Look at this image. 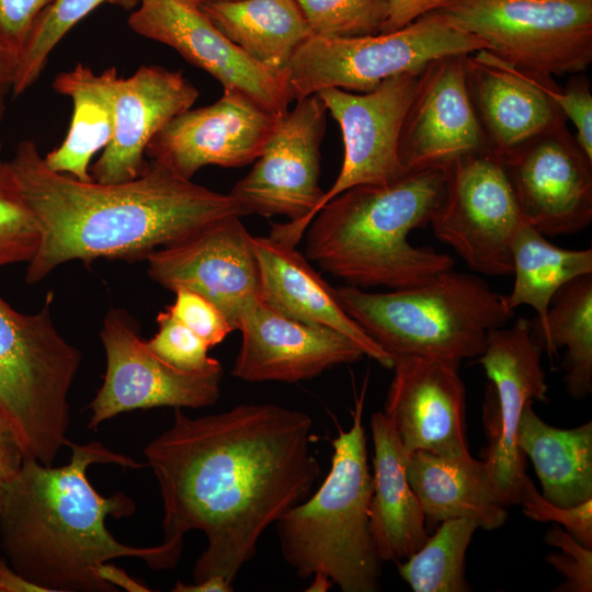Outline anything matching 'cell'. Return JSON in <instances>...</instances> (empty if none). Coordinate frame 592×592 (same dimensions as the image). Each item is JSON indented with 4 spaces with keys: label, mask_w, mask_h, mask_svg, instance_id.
<instances>
[{
    "label": "cell",
    "mask_w": 592,
    "mask_h": 592,
    "mask_svg": "<svg viewBox=\"0 0 592 592\" xmlns=\"http://www.w3.org/2000/svg\"><path fill=\"white\" fill-rule=\"evenodd\" d=\"M103 579L113 585L116 590L124 588L128 591H150L146 585L139 583L127 576L122 569L113 565L104 563L101 568Z\"/></svg>",
    "instance_id": "7dc6e473"
},
{
    "label": "cell",
    "mask_w": 592,
    "mask_h": 592,
    "mask_svg": "<svg viewBox=\"0 0 592 592\" xmlns=\"http://www.w3.org/2000/svg\"><path fill=\"white\" fill-rule=\"evenodd\" d=\"M62 466L24 458L0 504V554L42 592H114L101 568L123 557L139 558L153 570L175 567L182 546L162 542L135 547L117 540L105 521L128 517L135 501L117 491L100 494L88 479L94 464L139 468L143 464L99 441L69 444Z\"/></svg>",
    "instance_id": "3957f363"
},
{
    "label": "cell",
    "mask_w": 592,
    "mask_h": 592,
    "mask_svg": "<svg viewBox=\"0 0 592 592\" xmlns=\"http://www.w3.org/2000/svg\"><path fill=\"white\" fill-rule=\"evenodd\" d=\"M443 171V195L429 223L434 236L474 272L511 275L512 242L525 221L501 159L471 153Z\"/></svg>",
    "instance_id": "8fae6325"
},
{
    "label": "cell",
    "mask_w": 592,
    "mask_h": 592,
    "mask_svg": "<svg viewBox=\"0 0 592 592\" xmlns=\"http://www.w3.org/2000/svg\"><path fill=\"white\" fill-rule=\"evenodd\" d=\"M458 366L432 357H394L383 413L407 455L417 451L445 457L469 454L466 388Z\"/></svg>",
    "instance_id": "d6986e66"
},
{
    "label": "cell",
    "mask_w": 592,
    "mask_h": 592,
    "mask_svg": "<svg viewBox=\"0 0 592 592\" xmlns=\"http://www.w3.org/2000/svg\"><path fill=\"white\" fill-rule=\"evenodd\" d=\"M53 293L33 315L13 309L0 295V417L24 458L54 465L69 446V391L82 353L52 319Z\"/></svg>",
    "instance_id": "52a82bcc"
},
{
    "label": "cell",
    "mask_w": 592,
    "mask_h": 592,
    "mask_svg": "<svg viewBox=\"0 0 592 592\" xmlns=\"http://www.w3.org/2000/svg\"><path fill=\"white\" fill-rule=\"evenodd\" d=\"M406 474L425 516V524L467 517L492 531L508 519L483 460L470 454L445 457L423 451L407 455Z\"/></svg>",
    "instance_id": "484cf974"
},
{
    "label": "cell",
    "mask_w": 592,
    "mask_h": 592,
    "mask_svg": "<svg viewBox=\"0 0 592 592\" xmlns=\"http://www.w3.org/2000/svg\"><path fill=\"white\" fill-rule=\"evenodd\" d=\"M237 330L241 344L231 375L249 383H298L365 356L344 334L286 317L260 298L243 312Z\"/></svg>",
    "instance_id": "44dd1931"
},
{
    "label": "cell",
    "mask_w": 592,
    "mask_h": 592,
    "mask_svg": "<svg viewBox=\"0 0 592 592\" xmlns=\"http://www.w3.org/2000/svg\"><path fill=\"white\" fill-rule=\"evenodd\" d=\"M234 590V583L220 576H210L189 584L177 581L172 589L173 592H232Z\"/></svg>",
    "instance_id": "bcb514c9"
},
{
    "label": "cell",
    "mask_w": 592,
    "mask_h": 592,
    "mask_svg": "<svg viewBox=\"0 0 592 592\" xmlns=\"http://www.w3.org/2000/svg\"><path fill=\"white\" fill-rule=\"evenodd\" d=\"M198 94L182 71L162 66H141L130 77H119L113 136L90 168L92 180L119 183L138 178L148 163V144L172 118L191 109Z\"/></svg>",
    "instance_id": "7402d4cb"
},
{
    "label": "cell",
    "mask_w": 592,
    "mask_h": 592,
    "mask_svg": "<svg viewBox=\"0 0 592 592\" xmlns=\"http://www.w3.org/2000/svg\"><path fill=\"white\" fill-rule=\"evenodd\" d=\"M481 49H487L483 41L434 11L400 30L376 35H312L293 56L287 82L296 101L326 88L365 93L388 78L420 72L436 59Z\"/></svg>",
    "instance_id": "ba28073f"
},
{
    "label": "cell",
    "mask_w": 592,
    "mask_h": 592,
    "mask_svg": "<svg viewBox=\"0 0 592 592\" xmlns=\"http://www.w3.org/2000/svg\"><path fill=\"white\" fill-rule=\"evenodd\" d=\"M106 355L103 384L89 403L88 428L96 430L124 412L156 407L204 408L220 395L221 364L185 372L152 353L138 323L123 309L112 308L100 331Z\"/></svg>",
    "instance_id": "4fadbf2b"
},
{
    "label": "cell",
    "mask_w": 592,
    "mask_h": 592,
    "mask_svg": "<svg viewBox=\"0 0 592 592\" xmlns=\"http://www.w3.org/2000/svg\"><path fill=\"white\" fill-rule=\"evenodd\" d=\"M451 0H387L388 18L382 33L400 30L420 16L434 12Z\"/></svg>",
    "instance_id": "b9f144b4"
},
{
    "label": "cell",
    "mask_w": 592,
    "mask_h": 592,
    "mask_svg": "<svg viewBox=\"0 0 592 592\" xmlns=\"http://www.w3.org/2000/svg\"><path fill=\"white\" fill-rule=\"evenodd\" d=\"M435 12L524 72L574 75L592 62V0H451Z\"/></svg>",
    "instance_id": "9c48e42d"
},
{
    "label": "cell",
    "mask_w": 592,
    "mask_h": 592,
    "mask_svg": "<svg viewBox=\"0 0 592 592\" xmlns=\"http://www.w3.org/2000/svg\"><path fill=\"white\" fill-rule=\"evenodd\" d=\"M200 7L248 57L276 73H287L295 53L312 36L297 0L214 1Z\"/></svg>",
    "instance_id": "f1b7e54d"
},
{
    "label": "cell",
    "mask_w": 592,
    "mask_h": 592,
    "mask_svg": "<svg viewBox=\"0 0 592 592\" xmlns=\"http://www.w3.org/2000/svg\"><path fill=\"white\" fill-rule=\"evenodd\" d=\"M240 218L218 219L146 258L152 281L172 292L189 289L202 295L235 330L243 312L260 298L252 235Z\"/></svg>",
    "instance_id": "9a60e30c"
},
{
    "label": "cell",
    "mask_w": 592,
    "mask_h": 592,
    "mask_svg": "<svg viewBox=\"0 0 592 592\" xmlns=\"http://www.w3.org/2000/svg\"><path fill=\"white\" fill-rule=\"evenodd\" d=\"M140 0H55L37 19L20 50L12 84L16 98L42 76L49 55L61 38L83 18L103 3L124 10L136 9Z\"/></svg>",
    "instance_id": "d6a6232c"
},
{
    "label": "cell",
    "mask_w": 592,
    "mask_h": 592,
    "mask_svg": "<svg viewBox=\"0 0 592 592\" xmlns=\"http://www.w3.org/2000/svg\"><path fill=\"white\" fill-rule=\"evenodd\" d=\"M420 72L388 78L365 93L338 88L316 93L339 124L344 145L340 172L318 212L352 186L387 184L407 174L399 159V141Z\"/></svg>",
    "instance_id": "2e32d148"
},
{
    "label": "cell",
    "mask_w": 592,
    "mask_h": 592,
    "mask_svg": "<svg viewBox=\"0 0 592 592\" xmlns=\"http://www.w3.org/2000/svg\"><path fill=\"white\" fill-rule=\"evenodd\" d=\"M374 445L372 536L383 562H400L429 538L425 516L406 474L407 454L382 411L371 417Z\"/></svg>",
    "instance_id": "d4e9b609"
},
{
    "label": "cell",
    "mask_w": 592,
    "mask_h": 592,
    "mask_svg": "<svg viewBox=\"0 0 592 592\" xmlns=\"http://www.w3.org/2000/svg\"><path fill=\"white\" fill-rule=\"evenodd\" d=\"M0 556H1V554H0Z\"/></svg>",
    "instance_id": "f907efd6"
},
{
    "label": "cell",
    "mask_w": 592,
    "mask_h": 592,
    "mask_svg": "<svg viewBox=\"0 0 592 592\" xmlns=\"http://www.w3.org/2000/svg\"><path fill=\"white\" fill-rule=\"evenodd\" d=\"M157 323V333L146 344L167 364L185 372L204 371L220 364L208 355L209 345L168 309L159 312Z\"/></svg>",
    "instance_id": "d590c367"
},
{
    "label": "cell",
    "mask_w": 592,
    "mask_h": 592,
    "mask_svg": "<svg viewBox=\"0 0 592 592\" xmlns=\"http://www.w3.org/2000/svg\"><path fill=\"white\" fill-rule=\"evenodd\" d=\"M1 148H2V144H1V141H0V150H1Z\"/></svg>",
    "instance_id": "681fc988"
},
{
    "label": "cell",
    "mask_w": 592,
    "mask_h": 592,
    "mask_svg": "<svg viewBox=\"0 0 592 592\" xmlns=\"http://www.w3.org/2000/svg\"><path fill=\"white\" fill-rule=\"evenodd\" d=\"M24 460L21 447L8 424L0 417V504L7 485Z\"/></svg>",
    "instance_id": "7bdbcfd3"
},
{
    "label": "cell",
    "mask_w": 592,
    "mask_h": 592,
    "mask_svg": "<svg viewBox=\"0 0 592 592\" xmlns=\"http://www.w3.org/2000/svg\"><path fill=\"white\" fill-rule=\"evenodd\" d=\"M42 592V590L27 581L0 556V592Z\"/></svg>",
    "instance_id": "f6af8a7d"
},
{
    "label": "cell",
    "mask_w": 592,
    "mask_h": 592,
    "mask_svg": "<svg viewBox=\"0 0 592 592\" xmlns=\"http://www.w3.org/2000/svg\"><path fill=\"white\" fill-rule=\"evenodd\" d=\"M465 70L489 149L500 159L538 135L566 124L565 115L542 87L545 76L517 70L486 49L466 55Z\"/></svg>",
    "instance_id": "603a6c76"
},
{
    "label": "cell",
    "mask_w": 592,
    "mask_h": 592,
    "mask_svg": "<svg viewBox=\"0 0 592 592\" xmlns=\"http://www.w3.org/2000/svg\"><path fill=\"white\" fill-rule=\"evenodd\" d=\"M314 36L353 38L382 33L387 0H297Z\"/></svg>",
    "instance_id": "836d02e7"
},
{
    "label": "cell",
    "mask_w": 592,
    "mask_h": 592,
    "mask_svg": "<svg viewBox=\"0 0 592 592\" xmlns=\"http://www.w3.org/2000/svg\"><path fill=\"white\" fill-rule=\"evenodd\" d=\"M363 406L362 395L351 426L340 428L331 442V468L322 483L274 524L287 565L303 579L314 577L309 591L333 584L343 592L380 590L383 561L369 525L373 477Z\"/></svg>",
    "instance_id": "5b68a950"
},
{
    "label": "cell",
    "mask_w": 592,
    "mask_h": 592,
    "mask_svg": "<svg viewBox=\"0 0 592 592\" xmlns=\"http://www.w3.org/2000/svg\"><path fill=\"white\" fill-rule=\"evenodd\" d=\"M465 56L436 59L420 72L399 141L407 173L444 170L464 156L490 151L468 91Z\"/></svg>",
    "instance_id": "ffe728a7"
},
{
    "label": "cell",
    "mask_w": 592,
    "mask_h": 592,
    "mask_svg": "<svg viewBox=\"0 0 592 592\" xmlns=\"http://www.w3.org/2000/svg\"><path fill=\"white\" fill-rule=\"evenodd\" d=\"M55 0H0V37L18 54L39 15Z\"/></svg>",
    "instance_id": "60d3db41"
},
{
    "label": "cell",
    "mask_w": 592,
    "mask_h": 592,
    "mask_svg": "<svg viewBox=\"0 0 592 592\" xmlns=\"http://www.w3.org/2000/svg\"><path fill=\"white\" fill-rule=\"evenodd\" d=\"M138 35L177 50L223 86L239 90L281 116L294 100L287 73L273 72L228 39L192 0H140L127 20Z\"/></svg>",
    "instance_id": "e0dca14e"
},
{
    "label": "cell",
    "mask_w": 592,
    "mask_h": 592,
    "mask_svg": "<svg viewBox=\"0 0 592 592\" xmlns=\"http://www.w3.org/2000/svg\"><path fill=\"white\" fill-rule=\"evenodd\" d=\"M327 109L318 94L296 101L277 126L250 172L228 193L241 216H286L270 237L296 247L316 216L325 192L319 186L320 146Z\"/></svg>",
    "instance_id": "30bf717a"
},
{
    "label": "cell",
    "mask_w": 592,
    "mask_h": 592,
    "mask_svg": "<svg viewBox=\"0 0 592 592\" xmlns=\"http://www.w3.org/2000/svg\"><path fill=\"white\" fill-rule=\"evenodd\" d=\"M194 1L195 3L197 4H203V3H207V2H214V1H231V0H192Z\"/></svg>",
    "instance_id": "c3c4849f"
},
{
    "label": "cell",
    "mask_w": 592,
    "mask_h": 592,
    "mask_svg": "<svg viewBox=\"0 0 592 592\" xmlns=\"http://www.w3.org/2000/svg\"><path fill=\"white\" fill-rule=\"evenodd\" d=\"M278 118L248 94L227 89L213 104L172 118L145 155L186 180L205 166L243 167L260 156Z\"/></svg>",
    "instance_id": "ac0fdd59"
},
{
    "label": "cell",
    "mask_w": 592,
    "mask_h": 592,
    "mask_svg": "<svg viewBox=\"0 0 592 592\" xmlns=\"http://www.w3.org/2000/svg\"><path fill=\"white\" fill-rule=\"evenodd\" d=\"M560 348L567 392L583 399L592 392V273L567 282L550 301L543 351L553 356Z\"/></svg>",
    "instance_id": "4dcf8cb0"
},
{
    "label": "cell",
    "mask_w": 592,
    "mask_h": 592,
    "mask_svg": "<svg viewBox=\"0 0 592 592\" xmlns=\"http://www.w3.org/2000/svg\"><path fill=\"white\" fill-rule=\"evenodd\" d=\"M545 542L559 549L546 556L565 581L554 591L591 592L592 591V548L578 542L559 525H554L545 534Z\"/></svg>",
    "instance_id": "74e56055"
},
{
    "label": "cell",
    "mask_w": 592,
    "mask_h": 592,
    "mask_svg": "<svg viewBox=\"0 0 592 592\" xmlns=\"http://www.w3.org/2000/svg\"><path fill=\"white\" fill-rule=\"evenodd\" d=\"M344 311L388 354L460 363L479 356L488 333L513 317L504 295L477 275L442 271L402 289L335 288Z\"/></svg>",
    "instance_id": "8992f818"
},
{
    "label": "cell",
    "mask_w": 592,
    "mask_h": 592,
    "mask_svg": "<svg viewBox=\"0 0 592 592\" xmlns=\"http://www.w3.org/2000/svg\"><path fill=\"white\" fill-rule=\"evenodd\" d=\"M260 277V299L280 314L300 322L335 330L356 343L383 367L394 358L340 305L335 288L309 264L296 247L267 237L252 236Z\"/></svg>",
    "instance_id": "cb8c5ba5"
},
{
    "label": "cell",
    "mask_w": 592,
    "mask_h": 592,
    "mask_svg": "<svg viewBox=\"0 0 592 592\" xmlns=\"http://www.w3.org/2000/svg\"><path fill=\"white\" fill-rule=\"evenodd\" d=\"M8 163L41 235L27 262L29 284L72 260L146 259L218 219L242 217L229 194L180 178L152 160L130 181L82 182L50 170L36 144L25 139Z\"/></svg>",
    "instance_id": "7a4b0ae2"
},
{
    "label": "cell",
    "mask_w": 592,
    "mask_h": 592,
    "mask_svg": "<svg viewBox=\"0 0 592 592\" xmlns=\"http://www.w3.org/2000/svg\"><path fill=\"white\" fill-rule=\"evenodd\" d=\"M506 326V325H505ZM492 329L477 356L489 379L483 401L488 446L483 463L501 502L520 503L526 456L515 443L517 423L527 401H547L548 386L540 364L543 348L531 320Z\"/></svg>",
    "instance_id": "7c38bea8"
},
{
    "label": "cell",
    "mask_w": 592,
    "mask_h": 592,
    "mask_svg": "<svg viewBox=\"0 0 592 592\" xmlns=\"http://www.w3.org/2000/svg\"><path fill=\"white\" fill-rule=\"evenodd\" d=\"M527 401L515 443L534 466L549 502L569 508L592 499V422L559 429L543 421Z\"/></svg>",
    "instance_id": "83f0119b"
},
{
    "label": "cell",
    "mask_w": 592,
    "mask_h": 592,
    "mask_svg": "<svg viewBox=\"0 0 592 592\" xmlns=\"http://www.w3.org/2000/svg\"><path fill=\"white\" fill-rule=\"evenodd\" d=\"M314 421L275 403H239L190 418L175 409L169 429L144 454L161 496L163 540L183 547L201 531L206 548L194 582L234 583L265 530L308 498L321 468L310 448Z\"/></svg>",
    "instance_id": "6da1fadb"
},
{
    "label": "cell",
    "mask_w": 592,
    "mask_h": 592,
    "mask_svg": "<svg viewBox=\"0 0 592 592\" xmlns=\"http://www.w3.org/2000/svg\"><path fill=\"white\" fill-rule=\"evenodd\" d=\"M118 78L116 67L95 73L82 64L55 77L53 88L71 100L72 116L62 143L44 156L50 170L82 182L93 181L90 161L109 145L114 132V95Z\"/></svg>",
    "instance_id": "4316f807"
},
{
    "label": "cell",
    "mask_w": 592,
    "mask_h": 592,
    "mask_svg": "<svg viewBox=\"0 0 592 592\" xmlns=\"http://www.w3.org/2000/svg\"><path fill=\"white\" fill-rule=\"evenodd\" d=\"M542 87L554 100L566 118L576 127L577 143L592 159V93L587 79L574 78L567 88L555 83L553 77H543Z\"/></svg>",
    "instance_id": "ab89813d"
},
{
    "label": "cell",
    "mask_w": 592,
    "mask_h": 592,
    "mask_svg": "<svg viewBox=\"0 0 592 592\" xmlns=\"http://www.w3.org/2000/svg\"><path fill=\"white\" fill-rule=\"evenodd\" d=\"M523 513L537 522H555L565 527L582 545L592 548V499L574 506H560L547 501L526 475L521 492Z\"/></svg>",
    "instance_id": "8d00e7d4"
},
{
    "label": "cell",
    "mask_w": 592,
    "mask_h": 592,
    "mask_svg": "<svg viewBox=\"0 0 592 592\" xmlns=\"http://www.w3.org/2000/svg\"><path fill=\"white\" fill-rule=\"evenodd\" d=\"M501 161L526 224L549 237L592 221V159L562 124L509 151Z\"/></svg>",
    "instance_id": "5bb4252c"
},
{
    "label": "cell",
    "mask_w": 592,
    "mask_h": 592,
    "mask_svg": "<svg viewBox=\"0 0 592 592\" xmlns=\"http://www.w3.org/2000/svg\"><path fill=\"white\" fill-rule=\"evenodd\" d=\"M39 239L37 223L8 161H0V266L29 262L37 251Z\"/></svg>",
    "instance_id": "e575fe53"
},
{
    "label": "cell",
    "mask_w": 592,
    "mask_h": 592,
    "mask_svg": "<svg viewBox=\"0 0 592 592\" xmlns=\"http://www.w3.org/2000/svg\"><path fill=\"white\" fill-rule=\"evenodd\" d=\"M443 191L441 169L352 186L325 204L307 227V258L363 289L422 284L455 265L451 255L408 240L413 229L429 225Z\"/></svg>",
    "instance_id": "277c9868"
},
{
    "label": "cell",
    "mask_w": 592,
    "mask_h": 592,
    "mask_svg": "<svg viewBox=\"0 0 592 592\" xmlns=\"http://www.w3.org/2000/svg\"><path fill=\"white\" fill-rule=\"evenodd\" d=\"M18 54L0 37V123L7 110V96L12 91Z\"/></svg>",
    "instance_id": "ee69618b"
},
{
    "label": "cell",
    "mask_w": 592,
    "mask_h": 592,
    "mask_svg": "<svg viewBox=\"0 0 592 592\" xmlns=\"http://www.w3.org/2000/svg\"><path fill=\"white\" fill-rule=\"evenodd\" d=\"M514 283L504 295L508 307L531 306L536 318L532 330L539 344L547 337V314L558 289L572 278L592 273V250L556 247L544 235L524 223L512 242Z\"/></svg>",
    "instance_id": "f546056e"
},
{
    "label": "cell",
    "mask_w": 592,
    "mask_h": 592,
    "mask_svg": "<svg viewBox=\"0 0 592 592\" xmlns=\"http://www.w3.org/2000/svg\"><path fill=\"white\" fill-rule=\"evenodd\" d=\"M476 521L467 517L441 522L422 547L397 563L401 579L414 592H467L465 559Z\"/></svg>",
    "instance_id": "1f68e13d"
},
{
    "label": "cell",
    "mask_w": 592,
    "mask_h": 592,
    "mask_svg": "<svg viewBox=\"0 0 592 592\" xmlns=\"http://www.w3.org/2000/svg\"><path fill=\"white\" fill-rule=\"evenodd\" d=\"M173 293L175 299L167 309L209 348L223 342L235 330L224 314L202 295L189 289Z\"/></svg>",
    "instance_id": "f35d334b"
}]
</instances>
